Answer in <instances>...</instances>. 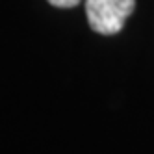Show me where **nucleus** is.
Here are the masks:
<instances>
[{
  "label": "nucleus",
  "mask_w": 154,
  "mask_h": 154,
  "mask_svg": "<svg viewBox=\"0 0 154 154\" xmlns=\"http://www.w3.org/2000/svg\"><path fill=\"white\" fill-rule=\"evenodd\" d=\"M134 6L136 0H85V13L97 34L113 35L123 30Z\"/></svg>",
  "instance_id": "nucleus-1"
},
{
  "label": "nucleus",
  "mask_w": 154,
  "mask_h": 154,
  "mask_svg": "<svg viewBox=\"0 0 154 154\" xmlns=\"http://www.w3.org/2000/svg\"><path fill=\"white\" fill-rule=\"evenodd\" d=\"M48 2L56 8H74L80 4V0H48Z\"/></svg>",
  "instance_id": "nucleus-2"
}]
</instances>
